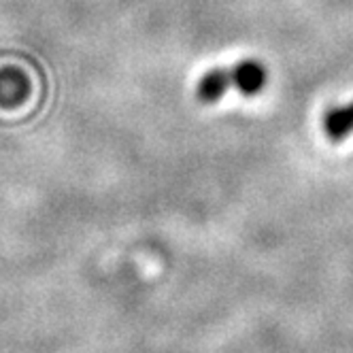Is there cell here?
Here are the masks:
<instances>
[{
    "mask_svg": "<svg viewBox=\"0 0 353 353\" xmlns=\"http://www.w3.org/2000/svg\"><path fill=\"white\" fill-rule=\"evenodd\" d=\"M323 130H325L327 139L334 143L349 137L353 132V103L327 111L323 117Z\"/></svg>",
    "mask_w": 353,
    "mask_h": 353,
    "instance_id": "cell-2",
    "label": "cell"
},
{
    "mask_svg": "<svg viewBox=\"0 0 353 353\" xmlns=\"http://www.w3.org/2000/svg\"><path fill=\"white\" fill-rule=\"evenodd\" d=\"M268 72L258 60H245L228 68H213L196 85V96L200 103H217V100L232 88L243 96H256L264 90Z\"/></svg>",
    "mask_w": 353,
    "mask_h": 353,
    "instance_id": "cell-1",
    "label": "cell"
}]
</instances>
